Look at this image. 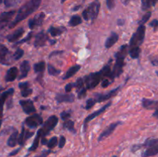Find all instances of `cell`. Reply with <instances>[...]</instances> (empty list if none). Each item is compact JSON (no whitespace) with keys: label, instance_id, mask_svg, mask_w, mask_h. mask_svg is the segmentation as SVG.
<instances>
[{"label":"cell","instance_id":"32","mask_svg":"<svg viewBox=\"0 0 158 157\" xmlns=\"http://www.w3.org/2000/svg\"><path fill=\"white\" fill-rule=\"evenodd\" d=\"M45 69H46V62L44 61H41L40 62H37L34 65V71L36 73H40V72H44Z\"/></svg>","mask_w":158,"mask_h":157},{"label":"cell","instance_id":"57","mask_svg":"<svg viewBox=\"0 0 158 157\" xmlns=\"http://www.w3.org/2000/svg\"><path fill=\"white\" fill-rule=\"evenodd\" d=\"M123 20L122 19H118L117 20V24H118V26H123Z\"/></svg>","mask_w":158,"mask_h":157},{"label":"cell","instance_id":"42","mask_svg":"<svg viewBox=\"0 0 158 157\" xmlns=\"http://www.w3.org/2000/svg\"><path fill=\"white\" fill-rule=\"evenodd\" d=\"M151 16V12H147V13L145 14L143 17H142L141 20H140V22H139L140 23V25H144L145 23L148 22V21L150 19Z\"/></svg>","mask_w":158,"mask_h":157},{"label":"cell","instance_id":"6","mask_svg":"<svg viewBox=\"0 0 158 157\" xmlns=\"http://www.w3.org/2000/svg\"><path fill=\"white\" fill-rule=\"evenodd\" d=\"M43 123V119L40 114H34L27 117L25 120V124L30 129H35L41 126Z\"/></svg>","mask_w":158,"mask_h":157},{"label":"cell","instance_id":"44","mask_svg":"<svg viewBox=\"0 0 158 157\" xmlns=\"http://www.w3.org/2000/svg\"><path fill=\"white\" fill-rule=\"evenodd\" d=\"M96 103H97V102L95 101V99H89L86 101V109H91V108H92L93 106L96 104Z\"/></svg>","mask_w":158,"mask_h":157},{"label":"cell","instance_id":"14","mask_svg":"<svg viewBox=\"0 0 158 157\" xmlns=\"http://www.w3.org/2000/svg\"><path fill=\"white\" fill-rule=\"evenodd\" d=\"M123 66H124V59H120V58H117L116 59V63L114 66V69L112 70L113 78H116V77H119L123 72Z\"/></svg>","mask_w":158,"mask_h":157},{"label":"cell","instance_id":"36","mask_svg":"<svg viewBox=\"0 0 158 157\" xmlns=\"http://www.w3.org/2000/svg\"><path fill=\"white\" fill-rule=\"evenodd\" d=\"M26 129H25L24 126H23V128H22V132L21 133H20L19 136V139H18V144H19L20 146H23L24 145V143H26V141L27 139H26Z\"/></svg>","mask_w":158,"mask_h":157},{"label":"cell","instance_id":"62","mask_svg":"<svg viewBox=\"0 0 158 157\" xmlns=\"http://www.w3.org/2000/svg\"><path fill=\"white\" fill-rule=\"evenodd\" d=\"M156 73H157V75H158V71H157V72H156Z\"/></svg>","mask_w":158,"mask_h":157},{"label":"cell","instance_id":"64","mask_svg":"<svg viewBox=\"0 0 158 157\" xmlns=\"http://www.w3.org/2000/svg\"><path fill=\"white\" fill-rule=\"evenodd\" d=\"M0 116H2V114L1 113H0Z\"/></svg>","mask_w":158,"mask_h":157},{"label":"cell","instance_id":"48","mask_svg":"<svg viewBox=\"0 0 158 157\" xmlns=\"http://www.w3.org/2000/svg\"><path fill=\"white\" fill-rule=\"evenodd\" d=\"M66 138H65L63 135H61L60 138V140H59V147L60 148V149H62V148L64 147L65 144H66Z\"/></svg>","mask_w":158,"mask_h":157},{"label":"cell","instance_id":"23","mask_svg":"<svg viewBox=\"0 0 158 157\" xmlns=\"http://www.w3.org/2000/svg\"><path fill=\"white\" fill-rule=\"evenodd\" d=\"M119 39V35L118 34L116 33V32H111L110 35L109 36V38L106 39V42H105V47L106 49H110V48L112 47L113 46L117 43V42Z\"/></svg>","mask_w":158,"mask_h":157},{"label":"cell","instance_id":"9","mask_svg":"<svg viewBox=\"0 0 158 157\" xmlns=\"http://www.w3.org/2000/svg\"><path fill=\"white\" fill-rule=\"evenodd\" d=\"M46 15L44 12H40L37 14L34 18H30L29 21V27L30 29H34L35 27H39L43 25V20H44Z\"/></svg>","mask_w":158,"mask_h":157},{"label":"cell","instance_id":"41","mask_svg":"<svg viewBox=\"0 0 158 157\" xmlns=\"http://www.w3.org/2000/svg\"><path fill=\"white\" fill-rule=\"evenodd\" d=\"M24 55V51L22 49H17L15 53L13 54V58L15 60H19L22 58Z\"/></svg>","mask_w":158,"mask_h":157},{"label":"cell","instance_id":"29","mask_svg":"<svg viewBox=\"0 0 158 157\" xmlns=\"http://www.w3.org/2000/svg\"><path fill=\"white\" fill-rule=\"evenodd\" d=\"M100 72H101L103 77H108V78H111L112 80L114 79V78H113L112 70H111L110 66L109 64L106 65V66H105L104 67H103V69L100 70Z\"/></svg>","mask_w":158,"mask_h":157},{"label":"cell","instance_id":"8","mask_svg":"<svg viewBox=\"0 0 158 157\" xmlns=\"http://www.w3.org/2000/svg\"><path fill=\"white\" fill-rule=\"evenodd\" d=\"M120 88H121V86H118V87L115 88V89L110 91L108 93L106 94H97V95H95L94 99H95V101L97 102V103H101V102L106 101V100L110 99L112 98V97L115 96V95L119 92Z\"/></svg>","mask_w":158,"mask_h":157},{"label":"cell","instance_id":"25","mask_svg":"<svg viewBox=\"0 0 158 157\" xmlns=\"http://www.w3.org/2000/svg\"><path fill=\"white\" fill-rule=\"evenodd\" d=\"M81 69V66L80 65H75V66H73L72 67L69 68V69L67 70V72H66V74L64 75V76L63 77V79L66 80L67 78H69L70 77L73 76L77 72H78L80 69Z\"/></svg>","mask_w":158,"mask_h":157},{"label":"cell","instance_id":"54","mask_svg":"<svg viewBox=\"0 0 158 157\" xmlns=\"http://www.w3.org/2000/svg\"><path fill=\"white\" fill-rule=\"evenodd\" d=\"M20 149H21V148H19V149H15V150H14V151H12V152H11L9 154V156H12V155H16V154L18 153L19 152Z\"/></svg>","mask_w":158,"mask_h":157},{"label":"cell","instance_id":"30","mask_svg":"<svg viewBox=\"0 0 158 157\" xmlns=\"http://www.w3.org/2000/svg\"><path fill=\"white\" fill-rule=\"evenodd\" d=\"M63 31H64V29L51 26V27H49L48 32H49V33L50 34L52 37H56V36H59L60 35H61V34L63 32Z\"/></svg>","mask_w":158,"mask_h":157},{"label":"cell","instance_id":"7","mask_svg":"<svg viewBox=\"0 0 158 157\" xmlns=\"http://www.w3.org/2000/svg\"><path fill=\"white\" fill-rule=\"evenodd\" d=\"M111 104H112V103H111V102H110V103H108L107 104H106L105 106H103V107L100 108V109L95 111V112H93V113L89 114V115H88V116L86 117V118L85 119V120H84V124H83V127H84L83 129H84V131L86 130V126H87L88 123H89V122H90L91 120L94 119L95 118H97V116H99L100 115H101L102 113H103V112H104L107 109V108L110 107V106H111Z\"/></svg>","mask_w":158,"mask_h":157},{"label":"cell","instance_id":"17","mask_svg":"<svg viewBox=\"0 0 158 157\" xmlns=\"http://www.w3.org/2000/svg\"><path fill=\"white\" fill-rule=\"evenodd\" d=\"M142 106L143 108L149 110H158V100L148 99H143L142 100Z\"/></svg>","mask_w":158,"mask_h":157},{"label":"cell","instance_id":"18","mask_svg":"<svg viewBox=\"0 0 158 157\" xmlns=\"http://www.w3.org/2000/svg\"><path fill=\"white\" fill-rule=\"evenodd\" d=\"M30 70V65H29V61L25 60L20 65V75L19 76V79H22L27 76Z\"/></svg>","mask_w":158,"mask_h":157},{"label":"cell","instance_id":"60","mask_svg":"<svg viewBox=\"0 0 158 157\" xmlns=\"http://www.w3.org/2000/svg\"><path fill=\"white\" fill-rule=\"evenodd\" d=\"M66 0H61V3H64Z\"/></svg>","mask_w":158,"mask_h":157},{"label":"cell","instance_id":"26","mask_svg":"<svg viewBox=\"0 0 158 157\" xmlns=\"http://www.w3.org/2000/svg\"><path fill=\"white\" fill-rule=\"evenodd\" d=\"M19 139V132L17 130H14V132L11 134L9 139L7 141V145L10 147H15L18 143Z\"/></svg>","mask_w":158,"mask_h":157},{"label":"cell","instance_id":"5","mask_svg":"<svg viewBox=\"0 0 158 157\" xmlns=\"http://www.w3.org/2000/svg\"><path fill=\"white\" fill-rule=\"evenodd\" d=\"M103 78V77L100 71L97 72H93L88 75H86L83 80H84V83L86 84V89H92L97 87Z\"/></svg>","mask_w":158,"mask_h":157},{"label":"cell","instance_id":"19","mask_svg":"<svg viewBox=\"0 0 158 157\" xmlns=\"http://www.w3.org/2000/svg\"><path fill=\"white\" fill-rule=\"evenodd\" d=\"M19 87L21 90V95L23 97H28L32 93V89L29 87V83L28 82L20 83Z\"/></svg>","mask_w":158,"mask_h":157},{"label":"cell","instance_id":"46","mask_svg":"<svg viewBox=\"0 0 158 157\" xmlns=\"http://www.w3.org/2000/svg\"><path fill=\"white\" fill-rule=\"evenodd\" d=\"M106 6L110 10H112L114 9L116 5V0H106Z\"/></svg>","mask_w":158,"mask_h":157},{"label":"cell","instance_id":"40","mask_svg":"<svg viewBox=\"0 0 158 157\" xmlns=\"http://www.w3.org/2000/svg\"><path fill=\"white\" fill-rule=\"evenodd\" d=\"M19 2L20 0H3V2H4L5 6L7 8L13 7V6H16Z\"/></svg>","mask_w":158,"mask_h":157},{"label":"cell","instance_id":"4","mask_svg":"<svg viewBox=\"0 0 158 157\" xmlns=\"http://www.w3.org/2000/svg\"><path fill=\"white\" fill-rule=\"evenodd\" d=\"M58 118L56 115H51L50 117H49L47 120L44 123L43 127L37 131L41 135V138L42 137H46L56 127V126L58 123Z\"/></svg>","mask_w":158,"mask_h":157},{"label":"cell","instance_id":"47","mask_svg":"<svg viewBox=\"0 0 158 157\" xmlns=\"http://www.w3.org/2000/svg\"><path fill=\"white\" fill-rule=\"evenodd\" d=\"M78 93V98L79 99H83L84 97H86V88H83L81 90H80L79 92H77Z\"/></svg>","mask_w":158,"mask_h":157},{"label":"cell","instance_id":"50","mask_svg":"<svg viewBox=\"0 0 158 157\" xmlns=\"http://www.w3.org/2000/svg\"><path fill=\"white\" fill-rule=\"evenodd\" d=\"M51 152H52V151L49 149L48 150L43 151L41 154H40V155H36V156H35V157H47L48 155L51 153Z\"/></svg>","mask_w":158,"mask_h":157},{"label":"cell","instance_id":"61","mask_svg":"<svg viewBox=\"0 0 158 157\" xmlns=\"http://www.w3.org/2000/svg\"><path fill=\"white\" fill-rule=\"evenodd\" d=\"M2 119H0V127H1L2 126Z\"/></svg>","mask_w":158,"mask_h":157},{"label":"cell","instance_id":"20","mask_svg":"<svg viewBox=\"0 0 158 157\" xmlns=\"http://www.w3.org/2000/svg\"><path fill=\"white\" fill-rule=\"evenodd\" d=\"M14 93V89L11 88V89H8V90L5 91L4 92L0 95V113L2 115V110H3V106H4L5 102L7 99V98L9 96L12 95V94Z\"/></svg>","mask_w":158,"mask_h":157},{"label":"cell","instance_id":"28","mask_svg":"<svg viewBox=\"0 0 158 157\" xmlns=\"http://www.w3.org/2000/svg\"><path fill=\"white\" fill-rule=\"evenodd\" d=\"M158 2V0H141V8L143 11L151 9Z\"/></svg>","mask_w":158,"mask_h":157},{"label":"cell","instance_id":"39","mask_svg":"<svg viewBox=\"0 0 158 157\" xmlns=\"http://www.w3.org/2000/svg\"><path fill=\"white\" fill-rule=\"evenodd\" d=\"M84 80L83 78H79L77 80L76 83H74V88L77 89V92H79L80 90H81L83 88H84Z\"/></svg>","mask_w":158,"mask_h":157},{"label":"cell","instance_id":"59","mask_svg":"<svg viewBox=\"0 0 158 157\" xmlns=\"http://www.w3.org/2000/svg\"><path fill=\"white\" fill-rule=\"evenodd\" d=\"M80 7H81V6H76V7H74L73 10V11H77L79 9H80Z\"/></svg>","mask_w":158,"mask_h":157},{"label":"cell","instance_id":"58","mask_svg":"<svg viewBox=\"0 0 158 157\" xmlns=\"http://www.w3.org/2000/svg\"><path fill=\"white\" fill-rule=\"evenodd\" d=\"M153 116L155 117V118H157L158 119V110H156L155 112H154V114H153Z\"/></svg>","mask_w":158,"mask_h":157},{"label":"cell","instance_id":"16","mask_svg":"<svg viewBox=\"0 0 158 157\" xmlns=\"http://www.w3.org/2000/svg\"><path fill=\"white\" fill-rule=\"evenodd\" d=\"M75 98H74L73 94L71 93H66V94H57L56 95V100L57 103H73L74 101Z\"/></svg>","mask_w":158,"mask_h":157},{"label":"cell","instance_id":"49","mask_svg":"<svg viewBox=\"0 0 158 157\" xmlns=\"http://www.w3.org/2000/svg\"><path fill=\"white\" fill-rule=\"evenodd\" d=\"M149 26L151 27H152L154 29V31H156L158 29V19H154L150 22Z\"/></svg>","mask_w":158,"mask_h":157},{"label":"cell","instance_id":"43","mask_svg":"<svg viewBox=\"0 0 158 157\" xmlns=\"http://www.w3.org/2000/svg\"><path fill=\"white\" fill-rule=\"evenodd\" d=\"M60 116H61L62 119L66 121V120H68V119L70 118L71 112L70 111H64V112H62L60 113Z\"/></svg>","mask_w":158,"mask_h":157},{"label":"cell","instance_id":"45","mask_svg":"<svg viewBox=\"0 0 158 157\" xmlns=\"http://www.w3.org/2000/svg\"><path fill=\"white\" fill-rule=\"evenodd\" d=\"M32 32H31L28 34V35L26 37V38H24L23 39L20 40L19 42H17L15 43V45H20V44H23V43L26 42H28L29 40L31 39V38H32Z\"/></svg>","mask_w":158,"mask_h":157},{"label":"cell","instance_id":"13","mask_svg":"<svg viewBox=\"0 0 158 157\" xmlns=\"http://www.w3.org/2000/svg\"><path fill=\"white\" fill-rule=\"evenodd\" d=\"M49 39V37L48 35L45 33V32L41 31L40 32H39L36 35H35V39L34 42V46L35 48L42 47V46H44L46 45V42Z\"/></svg>","mask_w":158,"mask_h":157},{"label":"cell","instance_id":"2","mask_svg":"<svg viewBox=\"0 0 158 157\" xmlns=\"http://www.w3.org/2000/svg\"><path fill=\"white\" fill-rule=\"evenodd\" d=\"M100 9V3L99 0H95L89 5L83 12V17L85 20H94L97 18Z\"/></svg>","mask_w":158,"mask_h":157},{"label":"cell","instance_id":"1","mask_svg":"<svg viewBox=\"0 0 158 157\" xmlns=\"http://www.w3.org/2000/svg\"><path fill=\"white\" fill-rule=\"evenodd\" d=\"M41 1L42 0H29L27 2L25 3V4L19 9L15 19H14L13 21L10 23V25H9V28L12 29V28L15 27L18 23H19L20 22H22L23 20L26 19L29 15H30L31 14H32L34 12H35L40 6Z\"/></svg>","mask_w":158,"mask_h":157},{"label":"cell","instance_id":"63","mask_svg":"<svg viewBox=\"0 0 158 157\" xmlns=\"http://www.w3.org/2000/svg\"><path fill=\"white\" fill-rule=\"evenodd\" d=\"M112 157H117V155H113Z\"/></svg>","mask_w":158,"mask_h":157},{"label":"cell","instance_id":"52","mask_svg":"<svg viewBox=\"0 0 158 157\" xmlns=\"http://www.w3.org/2000/svg\"><path fill=\"white\" fill-rule=\"evenodd\" d=\"M110 84V80L107 79V78H104V79L103 80V82H102V87L106 88L109 86Z\"/></svg>","mask_w":158,"mask_h":157},{"label":"cell","instance_id":"38","mask_svg":"<svg viewBox=\"0 0 158 157\" xmlns=\"http://www.w3.org/2000/svg\"><path fill=\"white\" fill-rule=\"evenodd\" d=\"M58 138H57L56 136H54L52 137V138L48 141V143L46 146H47V147L49 148V149H53L55 146H56V145L58 144Z\"/></svg>","mask_w":158,"mask_h":157},{"label":"cell","instance_id":"10","mask_svg":"<svg viewBox=\"0 0 158 157\" xmlns=\"http://www.w3.org/2000/svg\"><path fill=\"white\" fill-rule=\"evenodd\" d=\"M19 104L23 108V112L27 115H30V114L35 112V108L34 106L33 102L31 99L20 100Z\"/></svg>","mask_w":158,"mask_h":157},{"label":"cell","instance_id":"56","mask_svg":"<svg viewBox=\"0 0 158 157\" xmlns=\"http://www.w3.org/2000/svg\"><path fill=\"white\" fill-rule=\"evenodd\" d=\"M151 63H152L153 66H158V60L157 59H154L151 61Z\"/></svg>","mask_w":158,"mask_h":157},{"label":"cell","instance_id":"35","mask_svg":"<svg viewBox=\"0 0 158 157\" xmlns=\"http://www.w3.org/2000/svg\"><path fill=\"white\" fill-rule=\"evenodd\" d=\"M40 139H41V135H40V134L38 132H37L36 136H35V139H34V141H33V143H32V146H31V147L29 149V152H32V151H35V149H36L37 148H38Z\"/></svg>","mask_w":158,"mask_h":157},{"label":"cell","instance_id":"27","mask_svg":"<svg viewBox=\"0 0 158 157\" xmlns=\"http://www.w3.org/2000/svg\"><path fill=\"white\" fill-rule=\"evenodd\" d=\"M129 52V50H128V46L127 45H123L120 47V49H119L118 52L115 54L116 59L117 58H120V59H125L127 55Z\"/></svg>","mask_w":158,"mask_h":157},{"label":"cell","instance_id":"24","mask_svg":"<svg viewBox=\"0 0 158 157\" xmlns=\"http://www.w3.org/2000/svg\"><path fill=\"white\" fill-rule=\"evenodd\" d=\"M18 75V69L16 67H12L7 71L5 78L6 82H12L17 78Z\"/></svg>","mask_w":158,"mask_h":157},{"label":"cell","instance_id":"55","mask_svg":"<svg viewBox=\"0 0 158 157\" xmlns=\"http://www.w3.org/2000/svg\"><path fill=\"white\" fill-rule=\"evenodd\" d=\"M41 143L43 145H47L48 140L46 139V137H42V138H41Z\"/></svg>","mask_w":158,"mask_h":157},{"label":"cell","instance_id":"33","mask_svg":"<svg viewBox=\"0 0 158 157\" xmlns=\"http://www.w3.org/2000/svg\"><path fill=\"white\" fill-rule=\"evenodd\" d=\"M82 23V18L79 15H73L71 17L70 20L69 22V25L70 26H77L78 25L81 24Z\"/></svg>","mask_w":158,"mask_h":157},{"label":"cell","instance_id":"37","mask_svg":"<svg viewBox=\"0 0 158 157\" xmlns=\"http://www.w3.org/2000/svg\"><path fill=\"white\" fill-rule=\"evenodd\" d=\"M61 71L60 69H57L54 67L53 66H52L51 64L48 65V73L50 75H52V76H55V75H60Z\"/></svg>","mask_w":158,"mask_h":157},{"label":"cell","instance_id":"34","mask_svg":"<svg viewBox=\"0 0 158 157\" xmlns=\"http://www.w3.org/2000/svg\"><path fill=\"white\" fill-rule=\"evenodd\" d=\"M63 128L67 130L70 131L71 132L76 133L75 128H74V122L71 121V120H66L63 123Z\"/></svg>","mask_w":158,"mask_h":157},{"label":"cell","instance_id":"21","mask_svg":"<svg viewBox=\"0 0 158 157\" xmlns=\"http://www.w3.org/2000/svg\"><path fill=\"white\" fill-rule=\"evenodd\" d=\"M158 154V142L153 146L148 147L142 154V157H151Z\"/></svg>","mask_w":158,"mask_h":157},{"label":"cell","instance_id":"51","mask_svg":"<svg viewBox=\"0 0 158 157\" xmlns=\"http://www.w3.org/2000/svg\"><path fill=\"white\" fill-rule=\"evenodd\" d=\"M73 88H74V83H68L66 86H65V91L66 92H69L72 91Z\"/></svg>","mask_w":158,"mask_h":157},{"label":"cell","instance_id":"11","mask_svg":"<svg viewBox=\"0 0 158 157\" xmlns=\"http://www.w3.org/2000/svg\"><path fill=\"white\" fill-rule=\"evenodd\" d=\"M15 14V11L3 12L0 15V30L4 29Z\"/></svg>","mask_w":158,"mask_h":157},{"label":"cell","instance_id":"22","mask_svg":"<svg viewBox=\"0 0 158 157\" xmlns=\"http://www.w3.org/2000/svg\"><path fill=\"white\" fill-rule=\"evenodd\" d=\"M24 29L23 28H19V29H17L16 31L13 32V33L10 34L7 36V39L8 41L10 42H16L17 40L19 39V38H21L22 35H23L24 33Z\"/></svg>","mask_w":158,"mask_h":157},{"label":"cell","instance_id":"15","mask_svg":"<svg viewBox=\"0 0 158 157\" xmlns=\"http://www.w3.org/2000/svg\"><path fill=\"white\" fill-rule=\"evenodd\" d=\"M9 54V51L8 48L4 45H0V63L2 65H9L8 55Z\"/></svg>","mask_w":158,"mask_h":157},{"label":"cell","instance_id":"3","mask_svg":"<svg viewBox=\"0 0 158 157\" xmlns=\"http://www.w3.org/2000/svg\"><path fill=\"white\" fill-rule=\"evenodd\" d=\"M145 32H146V27L144 25H140L130 40L129 47H137V46L140 47L144 40Z\"/></svg>","mask_w":158,"mask_h":157},{"label":"cell","instance_id":"31","mask_svg":"<svg viewBox=\"0 0 158 157\" xmlns=\"http://www.w3.org/2000/svg\"><path fill=\"white\" fill-rule=\"evenodd\" d=\"M129 54L132 58H138L140 54V47H129Z\"/></svg>","mask_w":158,"mask_h":157},{"label":"cell","instance_id":"12","mask_svg":"<svg viewBox=\"0 0 158 157\" xmlns=\"http://www.w3.org/2000/svg\"><path fill=\"white\" fill-rule=\"evenodd\" d=\"M121 124H122L121 122L119 121V122H116V123H112V124L110 125V126H108V127L106 128V129H105L103 132H102V133L100 134V136L98 137V141L100 142V141H102V140L104 139L107 138L109 135H110L111 134L114 132V131L115 130L116 128Z\"/></svg>","mask_w":158,"mask_h":157},{"label":"cell","instance_id":"53","mask_svg":"<svg viewBox=\"0 0 158 157\" xmlns=\"http://www.w3.org/2000/svg\"><path fill=\"white\" fill-rule=\"evenodd\" d=\"M63 52V51H54V52H52L50 53V55H49V57H52L53 55H60V54H62Z\"/></svg>","mask_w":158,"mask_h":157}]
</instances>
